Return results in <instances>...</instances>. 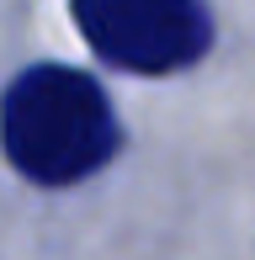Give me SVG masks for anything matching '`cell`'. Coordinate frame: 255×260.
I'll list each match as a JSON object with an SVG mask.
<instances>
[{
    "mask_svg": "<svg viewBox=\"0 0 255 260\" xmlns=\"http://www.w3.org/2000/svg\"><path fill=\"white\" fill-rule=\"evenodd\" d=\"M0 138L27 175L75 181L112 154L117 122L90 75L69 64H38L16 75V85L0 101Z\"/></svg>",
    "mask_w": 255,
    "mask_h": 260,
    "instance_id": "1",
    "label": "cell"
},
{
    "mask_svg": "<svg viewBox=\"0 0 255 260\" xmlns=\"http://www.w3.org/2000/svg\"><path fill=\"white\" fill-rule=\"evenodd\" d=\"M85 43L133 75H165L207 53L213 16L202 0H69Z\"/></svg>",
    "mask_w": 255,
    "mask_h": 260,
    "instance_id": "2",
    "label": "cell"
}]
</instances>
